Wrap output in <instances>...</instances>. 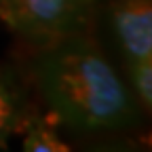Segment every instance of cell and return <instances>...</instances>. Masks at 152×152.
<instances>
[{
	"label": "cell",
	"mask_w": 152,
	"mask_h": 152,
	"mask_svg": "<svg viewBox=\"0 0 152 152\" xmlns=\"http://www.w3.org/2000/svg\"><path fill=\"white\" fill-rule=\"evenodd\" d=\"M131 76H133L140 99L144 102L146 108H150V104H152V64H150V57L131 61Z\"/></svg>",
	"instance_id": "obj_6"
},
{
	"label": "cell",
	"mask_w": 152,
	"mask_h": 152,
	"mask_svg": "<svg viewBox=\"0 0 152 152\" xmlns=\"http://www.w3.org/2000/svg\"><path fill=\"white\" fill-rule=\"evenodd\" d=\"M85 9L87 0H0V19L9 30L47 45L76 34Z\"/></svg>",
	"instance_id": "obj_2"
},
{
	"label": "cell",
	"mask_w": 152,
	"mask_h": 152,
	"mask_svg": "<svg viewBox=\"0 0 152 152\" xmlns=\"http://www.w3.org/2000/svg\"><path fill=\"white\" fill-rule=\"evenodd\" d=\"M34 76L55 118L72 129L110 131L135 121L129 89L99 49L76 34L47 42Z\"/></svg>",
	"instance_id": "obj_1"
},
{
	"label": "cell",
	"mask_w": 152,
	"mask_h": 152,
	"mask_svg": "<svg viewBox=\"0 0 152 152\" xmlns=\"http://www.w3.org/2000/svg\"><path fill=\"white\" fill-rule=\"evenodd\" d=\"M23 150H28V152H66L70 148L55 135L53 129L45 121H34L28 127Z\"/></svg>",
	"instance_id": "obj_5"
},
{
	"label": "cell",
	"mask_w": 152,
	"mask_h": 152,
	"mask_svg": "<svg viewBox=\"0 0 152 152\" xmlns=\"http://www.w3.org/2000/svg\"><path fill=\"white\" fill-rule=\"evenodd\" d=\"M19 95L13 87V83L0 72V150L9 142V137L19 127Z\"/></svg>",
	"instance_id": "obj_4"
},
{
	"label": "cell",
	"mask_w": 152,
	"mask_h": 152,
	"mask_svg": "<svg viewBox=\"0 0 152 152\" xmlns=\"http://www.w3.org/2000/svg\"><path fill=\"white\" fill-rule=\"evenodd\" d=\"M112 30L129 57L137 61L152 57V2L150 0H112Z\"/></svg>",
	"instance_id": "obj_3"
}]
</instances>
